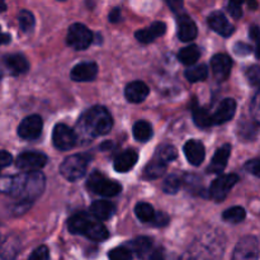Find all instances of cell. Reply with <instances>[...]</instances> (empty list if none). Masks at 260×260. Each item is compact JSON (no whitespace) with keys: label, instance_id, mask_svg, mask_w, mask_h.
<instances>
[{"label":"cell","instance_id":"7dc6e473","mask_svg":"<svg viewBox=\"0 0 260 260\" xmlns=\"http://www.w3.org/2000/svg\"><path fill=\"white\" fill-rule=\"evenodd\" d=\"M167 3L174 12H179L183 8V0H167Z\"/></svg>","mask_w":260,"mask_h":260},{"label":"cell","instance_id":"3957f363","mask_svg":"<svg viewBox=\"0 0 260 260\" xmlns=\"http://www.w3.org/2000/svg\"><path fill=\"white\" fill-rule=\"evenodd\" d=\"M88 155H71L68 156L60 165V173L69 182H75L85 175L88 169Z\"/></svg>","mask_w":260,"mask_h":260},{"label":"cell","instance_id":"44dd1931","mask_svg":"<svg viewBox=\"0 0 260 260\" xmlns=\"http://www.w3.org/2000/svg\"><path fill=\"white\" fill-rule=\"evenodd\" d=\"M116 212V206L108 201H95L90 206V213L95 220L104 221L111 218Z\"/></svg>","mask_w":260,"mask_h":260},{"label":"cell","instance_id":"b9f144b4","mask_svg":"<svg viewBox=\"0 0 260 260\" xmlns=\"http://www.w3.org/2000/svg\"><path fill=\"white\" fill-rule=\"evenodd\" d=\"M234 51H235L236 55L239 56H246V55H250L253 52V47L250 45H246L244 42H239L234 46Z\"/></svg>","mask_w":260,"mask_h":260},{"label":"cell","instance_id":"6da1fadb","mask_svg":"<svg viewBox=\"0 0 260 260\" xmlns=\"http://www.w3.org/2000/svg\"><path fill=\"white\" fill-rule=\"evenodd\" d=\"M113 127V118L107 108L95 106L86 111L78 122V134L85 140L104 136Z\"/></svg>","mask_w":260,"mask_h":260},{"label":"cell","instance_id":"cb8c5ba5","mask_svg":"<svg viewBox=\"0 0 260 260\" xmlns=\"http://www.w3.org/2000/svg\"><path fill=\"white\" fill-rule=\"evenodd\" d=\"M5 66L8 68V70L10 71V74L13 75H22V74L27 73L29 65H28L27 58L23 55L19 53H14V55H9L4 58Z\"/></svg>","mask_w":260,"mask_h":260},{"label":"cell","instance_id":"f907efd6","mask_svg":"<svg viewBox=\"0 0 260 260\" xmlns=\"http://www.w3.org/2000/svg\"><path fill=\"white\" fill-rule=\"evenodd\" d=\"M258 33H259V28L258 25H253V27L250 28V32H249V35H250L251 40L253 41H258Z\"/></svg>","mask_w":260,"mask_h":260},{"label":"cell","instance_id":"4fadbf2b","mask_svg":"<svg viewBox=\"0 0 260 260\" xmlns=\"http://www.w3.org/2000/svg\"><path fill=\"white\" fill-rule=\"evenodd\" d=\"M98 75V66L95 62H81L74 66L70 73V78L74 81H91Z\"/></svg>","mask_w":260,"mask_h":260},{"label":"cell","instance_id":"603a6c76","mask_svg":"<svg viewBox=\"0 0 260 260\" xmlns=\"http://www.w3.org/2000/svg\"><path fill=\"white\" fill-rule=\"evenodd\" d=\"M129 245H131V250L142 260L149 259L150 256H151L152 251H154V244H152V240L150 238H146V236L136 238L135 240H132L131 243H129Z\"/></svg>","mask_w":260,"mask_h":260},{"label":"cell","instance_id":"db71d44e","mask_svg":"<svg viewBox=\"0 0 260 260\" xmlns=\"http://www.w3.org/2000/svg\"><path fill=\"white\" fill-rule=\"evenodd\" d=\"M248 7L250 8L251 10L258 9V2H256V0H248Z\"/></svg>","mask_w":260,"mask_h":260},{"label":"cell","instance_id":"30bf717a","mask_svg":"<svg viewBox=\"0 0 260 260\" xmlns=\"http://www.w3.org/2000/svg\"><path fill=\"white\" fill-rule=\"evenodd\" d=\"M43 128V121L37 114L28 116L20 122L18 127V135L23 140H36L41 136Z\"/></svg>","mask_w":260,"mask_h":260},{"label":"cell","instance_id":"5bb4252c","mask_svg":"<svg viewBox=\"0 0 260 260\" xmlns=\"http://www.w3.org/2000/svg\"><path fill=\"white\" fill-rule=\"evenodd\" d=\"M184 155L190 165L200 167L206 157L205 146L198 140H190L184 145Z\"/></svg>","mask_w":260,"mask_h":260},{"label":"cell","instance_id":"ba28073f","mask_svg":"<svg viewBox=\"0 0 260 260\" xmlns=\"http://www.w3.org/2000/svg\"><path fill=\"white\" fill-rule=\"evenodd\" d=\"M46 164H47V156L45 154H42V152L38 151L22 152L17 157V161H15V165H17L18 169L27 173L38 172Z\"/></svg>","mask_w":260,"mask_h":260},{"label":"cell","instance_id":"6f0895ef","mask_svg":"<svg viewBox=\"0 0 260 260\" xmlns=\"http://www.w3.org/2000/svg\"><path fill=\"white\" fill-rule=\"evenodd\" d=\"M2 2H4V0H2Z\"/></svg>","mask_w":260,"mask_h":260},{"label":"cell","instance_id":"9a60e30c","mask_svg":"<svg viewBox=\"0 0 260 260\" xmlns=\"http://www.w3.org/2000/svg\"><path fill=\"white\" fill-rule=\"evenodd\" d=\"M231 154V145L225 144L223 146H221L217 151L215 152L212 157V161L208 165L207 172L211 174H221V173L225 170L226 165H228L229 157Z\"/></svg>","mask_w":260,"mask_h":260},{"label":"cell","instance_id":"8992f818","mask_svg":"<svg viewBox=\"0 0 260 260\" xmlns=\"http://www.w3.org/2000/svg\"><path fill=\"white\" fill-rule=\"evenodd\" d=\"M239 182V177L236 174H225L220 175L218 178H216L212 182L210 187V192L208 196L210 198H212L216 202H222L228 194L230 193V190L233 189L234 185Z\"/></svg>","mask_w":260,"mask_h":260},{"label":"cell","instance_id":"11a10c76","mask_svg":"<svg viewBox=\"0 0 260 260\" xmlns=\"http://www.w3.org/2000/svg\"><path fill=\"white\" fill-rule=\"evenodd\" d=\"M4 10H7V4H4V2L0 0V12H4Z\"/></svg>","mask_w":260,"mask_h":260},{"label":"cell","instance_id":"484cf974","mask_svg":"<svg viewBox=\"0 0 260 260\" xmlns=\"http://www.w3.org/2000/svg\"><path fill=\"white\" fill-rule=\"evenodd\" d=\"M83 235L86 236L88 239H90V240L103 241L108 238L109 233L103 223L99 222L98 220H95V218L93 217L91 218L90 222H89V225L86 226V229H85V231H84Z\"/></svg>","mask_w":260,"mask_h":260},{"label":"cell","instance_id":"e575fe53","mask_svg":"<svg viewBox=\"0 0 260 260\" xmlns=\"http://www.w3.org/2000/svg\"><path fill=\"white\" fill-rule=\"evenodd\" d=\"M177 156H178V151L173 145H162L160 149H157L156 159L161 160V161L165 162V164L175 160L177 159Z\"/></svg>","mask_w":260,"mask_h":260},{"label":"cell","instance_id":"8fae6325","mask_svg":"<svg viewBox=\"0 0 260 260\" xmlns=\"http://www.w3.org/2000/svg\"><path fill=\"white\" fill-rule=\"evenodd\" d=\"M236 112V102L233 98H226L218 104L215 113L211 114L213 124H222L230 121Z\"/></svg>","mask_w":260,"mask_h":260},{"label":"cell","instance_id":"ffe728a7","mask_svg":"<svg viewBox=\"0 0 260 260\" xmlns=\"http://www.w3.org/2000/svg\"><path fill=\"white\" fill-rule=\"evenodd\" d=\"M198 35V29L196 23L188 15H182L178 19V37L183 42L193 41Z\"/></svg>","mask_w":260,"mask_h":260},{"label":"cell","instance_id":"d4e9b609","mask_svg":"<svg viewBox=\"0 0 260 260\" xmlns=\"http://www.w3.org/2000/svg\"><path fill=\"white\" fill-rule=\"evenodd\" d=\"M91 218H93V216L88 215V213L85 212H80L71 216L68 221L69 231H70L71 234H74V235H83L86 226H88L89 222L91 221Z\"/></svg>","mask_w":260,"mask_h":260},{"label":"cell","instance_id":"816d5d0a","mask_svg":"<svg viewBox=\"0 0 260 260\" xmlns=\"http://www.w3.org/2000/svg\"><path fill=\"white\" fill-rule=\"evenodd\" d=\"M10 36L8 33H2V28H0V45H5V43H9Z\"/></svg>","mask_w":260,"mask_h":260},{"label":"cell","instance_id":"680465c9","mask_svg":"<svg viewBox=\"0 0 260 260\" xmlns=\"http://www.w3.org/2000/svg\"><path fill=\"white\" fill-rule=\"evenodd\" d=\"M0 170H2V168H0Z\"/></svg>","mask_w":260,"mask_h":260},{"label":"cell","instance_id":"5b68a950","mask_svg":"<svg viewBox=\"0 0 260 260\" xmlns=\"http://www.w3.org/2000/svg\"><path fill=\"white\" fill-rule=\"evenodd\" d=\"M66 42L74 50H86L93 42V33L81 23H74L70 25L66 36Z\"/></svg>","mask_w":260,"mask_h":260},{"label":"cell","instance_id":"4dcf8cb0","mask_svg":"<svg viewBox=\"0 0 260 260\" xmlns=\"http://www.w3.org/2000/svg\"><path fill=\"white\" fill-rule=\"evenodd\" d=\"M193 119H194V123L201 128H208L213 124L211 114L202 107H194L193 108Z\"/></svg>","mask_w":260,"mask_h":260},{"label":"cell","instance_id":"52a82bcc","mask_svg":"<svg viewBox=\"0 0 260 260\" xmlns=\"http://www.w3.org/2000/svg\"><path fill=\"white\" fill-rule=\"evenodd\" d=\"M52 141L53 145L58 150H61V151H68V150H71L73 147H75L78 137H76L75 131L71 129L70 127L63 123H58L53 128Z\"/></svg>","mask_w":260,"mask_h":260},{"label":"cell","instance_id":"8d00e7d4","mask_svg":"<svg viewBox=\"0 0 260 260\" xmlns=\"http://www.w3.org/2000/svg\"><path fill=\"white\" fill-rule=\"evenodd\" d=\"M109 260H132V253L129 249L124 248V246H119V248L113 249L109 251L108 254Z\"/></svg>","mask_w":260,"mask_h":260},{"label":"cell","instance_id":"681fc988","mask_svg":"<svg viewBox=\"0 0 260 260\" xmlns=\"http://www.w3.org/2000/svg\"><path fill=\"white\" fill-rule=\"evenodd\" d=\"M150 260H167V259H165L162 250H155L152 251L151 256H150Z\"/></svg>","mask_w":260,"mask_h":260},{"label":"cell","instance_id":"f6af8a7d","mask_svg":"<svg viewBox=\"0 0 260 260\" xmlns=\"http://www.w3.org/2000/svg\"><path fill=\"white\" fill-rule=\"evenodd\" d=\"M250 111L251 113H253L254 119H255V123H258L259 122V93L255 94L253 102H251Z\"/></svg>","mask_w":260,"mask_h":260},{"label":"cell","instance_id":"e0dca14e","mask_svg":"<svg viewBox=\"0 0 260 260\" xmlns=\"http://www.w3.org/2000/svg\"><path fill=\"white\" fill-rule=\"evenodd\" d=\"M150 89L144 81H132L124 89V96L129 103H141L149 96Z\"/></svg>","mask_w":260,"mask_h":260},{"label":"cell","instance_id":"9f6ffc18","mask_svg":"<svg viewBox=\"0 0 260 260\" xmlns=\"http://www.w3.org/2000/svg\"><path fill=\"white\" fill-rule=\"evenodd\" d=\"M60 2H63V0H60Z\"/></svg>","mask_w":260,"mask_h":260},{"label":"cell","instance_id":"c3c4849f","mask_svg":"<svg viewBox=\"0 0 260 260\" xmlns=\"http://www.w3.org/2000/svg\"><path fill=\"white\" fill-rule=\"evenodd\" d=\"M119 17H121V10H119V8H114V9L109 13V22L117 23L119 20Z\"/></svg>","mask_w":260,"mask_h":260},{"label":"cell","instance_id":"d6986e66","mask_svg":"<svg viewBox=\"0 0 260 260\" xmlns=\"http://www.w3.org/2000/svg\"><path fill=\"white\" fill-rule=\"evenodd\" d=\"M20 243L14 235H8L0 239V256L4 260H14L19 254Z\"/></svg>","mask_w":260,"mask_h":260},{"label":"cell","instance_id":"bcb514c9","mask_svg":"<svg viewBox=\"0 0 260 260\" xmlns=\"http://www.w3.org/2000/svg\"><path fill=\"white\" fill-rule=\"evenodd\" d=\"M13 161V156L9 154L8 151H0V168H5V167H9Z\"/></svg>","mask_w":260,"mask_h":260},{"label":"cell","instance_id":"d590c367","mask_svg":"<svg viewBox=\"0 0 260 260\" xmlns=\"http://www.w3.org/2000/svg\"><path fill=\"white\" fill-rule=\"evenodd\" d=\"M18 20H19V27L20 29L24 33L32 32L33 28H35V17L28 10H22L18 15Z\"/></svg>","mask_w":260,"mask_h":260},{"label":"cell","instance_id":"60d3db41","mask_svg":"<svg viewBox=\"0 0 260 260\" xmlns=\"http://www.w3.org/2000/svg\"><path fill=\"white\" fill-rule=\"evenodd\" d=\"M168 222H169V217L164 212H155L154 218L151 221V225H154L155 228H162V226H167Z\"/></svg>","mask_w":260,"mask_h":260},{"label":"cell","instance_id":"f1b7e54d","mask_svg":"<svg viewBox=\"0 0 260 260\" xmlns=\"http://www.w3.org/2000/svg\"><path fill=\"white\" fill-rule=\"evenodd\" d=\"M165 172H167V164L161 160L155 159L144 169V178L145 179H157L164 175Z\"/></svg>","mask_w":260,"mask_h":260},{"label":"cell","instance_id":"7402d4cb","mask_svg":"<svg viewBox=\"0 0 260 260\" xmlns=\"http://www.w3.org/2000/svg\"><path fill=\"white\" fill-rule=\"evenodd\" d=\"M137 159H139V155H137L136 151H134V150H126L122 154H119L116 157V160H114V170L118 173L129 172L136 165Z\"/></svg>","mask_w":260,"mask_h":260},{"label":"cell","instance_id":"2e32d148","mask_svg":"<svg viewBox=\"0 0 260 260\" xmlns=\"http://www.w3.org/2000/svg\"><path fill=\"white\" fill-rule=\"evenodd\" d=\"M208 25L215 30L216 33L221 35L222 37H230L234 33V25L231 24L225 17V14L221 12H213L208 17Z\"/></svg>","mask_w":260,"mask_h":260},{"label":"cell","instance_id":"ee69618b","mask_svg":"<svg viewBox=\"0 0 260 260\" xmlns=\"http://www.w3.org/2000/svg\"><path fill=\"white\" fill-rule=\"evenodd\" d=\"M245 170L248 173H250V174L255 175L256 178L259 177V172H260V167H259V160L258 159H254V160H250V161H248L245 164Z\"/></svg>","mask_w":260,"mask_h":260},{"label":"cell","instance_id":"7bdbcfd3","mask_svg":"<svg viewBox=\"0 0 260 260\" xmlns=\"http://www.w3.org/2000/svg\"><path fill=\"white\" fill-rule=\"evenodd\" d=\"M13 187V177H0V193L10 194Z\"/></svg>","mask_w":260,"mask_h":260},{"label":"cell","instance_id":"277c9868","mask_svg":"<svg viewBox=\"0 0 260 260\" xmlns=\"http://www.w3.org/2000/svg\"><path fill=\"white\" fill-rule=\"evenodd\" d=\"M86 187L93 193H96L103 197H114L119 194L122 190V185L114 180L107 179L102 173L94 172L89 175Z\"/></svg>","mask_w":260,"mask_h":260},{"label":"cell","instance_id":"7a4b0ae2","mask_svg":"<svg viewBox=\"0 0 260 260\" xmlns=\"http://www.w3.org/2000/svg\"><path fill=\"white\" fill-rule=\"evenodd\" d=\"M46 178L41 172L24 173V180H23L22 190L18 197L19 202L32 203L36 198L40 197L45 190Z\"/></svg>","mask_w":260,"mask_h":260},{"label":"cell","instance_id":"ab89813d","mask_svg":"<svg viewBox=\"0 0 260 260\" xmlns=\"http://www.w3.org/2000/svg\"><path fill=\"white\" fill-rule=\"evenodd\" d=\"M246 78H248L249 83L251 85L256 86L259 84L260 80V70H259V66L258 65H253L246 70Z\"/></svg>","mask_w":260,"mask_h":260},{"label":"cell","instance_id":"4316f807","mask_svg":"<svg viewBox=\"0 0 260 260\" xmlns=\"http://www.w3.org/2000/svg\"><path fill=\"white\" fill-rule=\"evenodd\" d=\"M184 76L189 83L205 81L208 76V69L205 63H201V65H192L185 70Z\"/></svg>","mask_w":260,"mask_h":260},{"label":"cell","instance_id":"f35d334b","mask_svg":"<svg viewBox=\"0 0 260 260\" xmlns=\"http://www.w3.org/2000/svg\"><path fill=\"white\" fill-rule=\"evenodd\" d=\"M28 260H50V250L47 246L41 245L30 254L29 259Z\"/></svg>","mask_w":260,"mask_h":260},{"label":"cell","instance_id":"83f0119b","mask_svg":"<svg viewBox=\"0 0 260 260\" xmlns=\"http://www.w3.org/2000/svg\"><path fill=\"white\" fill-rule=\"evenodd\" d=\"M201 51L198 48V46L190 45L187 47L182 48L178 53V58L180 60V62L184 63L187 66H192L197 62V60H200Z\"/></svg>","mask_w":260,"mask_h":260},{"label":"cell","instance_id":"74e56055","mask_svg":"<svg viewBox=\"0 0 260 260\" xmlns=\"http://www.w3.org/2000/svg\"><path fill=\"white\" fill-rule=\"evenodd\" d=\"M244 2L245 0H230L229 2V12H230V14L233 15L235 19H239V18L243 15V10H241V5L244 4Z\"/></svg>","mask_w":260,"mask_h":260},{"label":"cell","instance_id":"836d02e7","mask_svg":"<svg viewBox=\"0 0 260 260\" xmlns=\"http://www.w3.org/2000/svg\"><path fill=\"white\" fill-rule=\"evenodd\" d=\"M183 184V179L177 174H172L164 180L162 183V190L168 194H175V193L179 192L180 187Z\"/></svg>","mask_w":260,"mask_h":260},{"label":"cell","instance_id":"7c38bea8","mask_svg":"<svg viewBox=\"0 0 260 260\" xmlns=\"http://www.w3.org/2000/svg\"><path fill=\"white\" fill-rule=\"evenodd\" d=\"M211 66L215 78L218 81H223L230 75L231 68H233V60L225 53H217L211 60Z\"/></svg>","mask_w":260,"mask_h":260},{"label":"cell","instance_id":"9c48e42d","mask_svg":"<svg viewBox=\"0 0 260 260\" xmlns=\"http://www.w3.org/2000/svg\"><path fill=\"white\" fill-rule=\"evenodd\" d=\"M233 260H259V241L255 236L241 239L234 250Z\"/></svg>","mask_w":260,"mask_h":260},{"label":"cell","instance_id":"f546056e","mask_svg":"<svg viewBox=\"0 0 260 260\" xmlns=\"http://www.w3.org/2000/svg\"><path fill=\"white\" fill-rule=\"evenodd\" d=\"M134 137L137 140V141H149L152 137V127L149 122L146 121H139L135 123L134 129Z\"/></svg>","mask_w":260,"mask_h":260},{"label":"cell","instance_id":"d6a6232c","mask_svg":"<svg viewBox=\"0 0 260 260\" xmlns=\"http://www.w3.org/2000/svg\"><path fill=\"white\" fill-rule=\"evenodd\" d=\"M135 213H136L137 218L141 220L142 222H150V223H151L152 218H154L155 216V211L154 208H152V206L145 202H141L139 203V205H136V207H135Z\"/></svg>","mask_w":260,"mask_h":260},{"label":"cell","instance_id":"f5cc1de1","mask_svg":"<svg viewBox=\"0 0 260 260\" xmlns=\"http://www.w3.org/2000/svg\"><path fill=\"white\" fill-rule=\"evenodd\" d=\"M112 147H113V142L112 141H107V142H104V144L101 145V150H103V151L112 149Z\"/></svg>","mask_w":260,"mask_h":260},{"label":"cell","instance_id":"1f68e13d","mask_svg":"<svg viewBox=\"0 0 260 260\" xmlns=\"http://www.w3.org/2000/svg\"><path fill=\"white\" fill-rule=\"evenodd\" d=\"M246 217V212L243 207L240 206H235V207H231L229 210H226L223 212L222 218L225 221L230 223H240L245 220Z\"/></svg>","mask_w":260,"mask_h":260},{"label":"cell","instance_id":"ac0fdd59","mask_svg":"<svg viewBox=\"0 0 260 260\" xmlns=\"http://www.w3.org/2000/svg\"><path fill=\"white\" fill-rule=\"evenodd\" d=\"M167 32V24L164 22L152 23L151 27L146 29H140L135 33V37L141 43H151L155 38L161 37Z\"/></svg>","mask_w":260,"mask_h":260}]
</instances>
